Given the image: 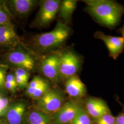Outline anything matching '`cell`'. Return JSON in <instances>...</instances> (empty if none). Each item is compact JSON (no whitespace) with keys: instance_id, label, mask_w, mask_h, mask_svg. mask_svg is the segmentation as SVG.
Masks as SVG:
<instances>
[{"instance_id":"1","label":"cell","mask_w":124,"mask_h":124,"mask_svg":"<svg viewBox=\"0 0 124 124\" xmlns=\"http://www.w3.org/2000/svg\"><path fill=\"white\" fill-rule=\"evenodd\" d=\"M84 11L101 26L114 30L124 15V6L112 0H85Z\"/></svg>"},{"instance_id":"2","label":"cell","mask_w":124,"mask_h":124,"mask_svg":"<svg viewBox=\"0 0 124 124\" xmlns=\"http://www.w3.org/2000/svg\"><path fill=\"white\" fill-rule=\"evenodd\" d=\"M71 32L70 28L66 24L58 23L53 30L35 36L33 41L41 49L53 48L63 43L68 39Z\"/></svg>"},{"instance_id":"3","label":"cell","mask_w":124,"mask_h":124,"mask_svg":"<svg viewBox=\"0 0 124 124\" xmlns=\"http://www.w3.org/2000/svg\"><path fill=\"white\" fill-rule=\"evenodd\" d=\"M81 57L72 49L64 51L59 55V78L61 79L77 75L82 65Z\"/></svg>"},{"instance_id":"4","label":"cell","mask_w":124,"mask_h":124,"mask_svg":"<svg viewBox=\"0 0 124 124\" xmlns=\"http://www.w3.org/2000/svg\"><path fill=\"white\" fill-rule=\"evenodd\" d=\"M65 97L64 93L57 89H49L39 99H37V105L46 114H54L61 108L65 103Z\"/></svg>"},{"instance_id":"5","label":"cell","mask_w":124,"mask_h":124,"mask_svg":"<svg viewBox=\"0 0 124 124\" xmlns=\"http://www.w3.org/2000/svg\"><path fill=\"white\" fill-rule=\"evenodd\" d=\"M82 106L80 102L71 99L65 102L52 117L53 124H71L80 108Z\"/></svg>"},{"instance_id":"6","label":"cell","mask_w":124,"mask_h":124,"mask_svg":"<svg viewBox=\"0 0 124 124\" xmlns=\"http://www.w3.org/2000/svg\"><path fill=\"white\" fill-rule=\"evenodd\" d=\"M61 1L59 0H46L40 5L36 22L40 26H46L53 21L58 12Z\"/></svg>"},{"instance_id":"7","label":"cell","mask_w":124,"mask_h":124,"mask_svg":"<svg viewBox=\"0 0 124 124\" xmlns=\"http://www.w3.org/2000/svg\"><path fill=\"white\" fill-rule=\"evenodd\" d=\"M95 38L102 40L108 50L109 57L116 60L124 50V39L122 36L107 35L102 31H98L94 34Z\"/></svg>"},{"instance_id":"8","label":"cell","mask_w":124,"mask_h":124,"mask_svg":"<svg viewBox=\"0 0 124 124\" xmlns=\"http://www.w3.org/2000/svg\"><path fill=\"white\" fill-rule=\"evenodd\" d=\"M5 58L9 64L28 71L33 70L35 65L34 60L31 55L19 50H13L7 53Z\"/></svg>"},{"instance_id":"9","label":"cell","mask_w":124,"mask_h":124,"mask_svg":"<svg viewBox=\"0 0 124 124\" xmlns=\"http://www.w3.org/2000/svg\"><path fill=\"white\" fill-rule=\"evenodd\" d=\"M85 110L94 120L110 113L106 102L102 98L90 97L85 101Z\"/></svg>"},{"instance_id":"10","label":"cell","mask_w":124,"mask_h":124,"mask_svg":"<svg viewBox=\"0 0 124 124\" xmlns=\"http://www.w3.org/2000/svg\"><path fill=\"white\" fill-rule=\"evenodd\" d=\"M59 54L50 55L45 58L41 65L43 75L53 82H56L59 78Z\"/></svg>"},{"instance_id":"11","label":"cell","mask_w":124,"mask_h":124,"mask_svg":"<svg viewBox=\"0 0 124 124\" xmlns=\"http://www.w3.org/2000/svg\"><path fill=\"white\" fill-rule=\"evenodd\" d=\"M65 86L67 93L71 98H81L84 97L86 93L85 85L77 75L66 79Z\"/></svg>"},{"instance_id":"12","label":"cell","mask_w":124,"mask_h":124,"mask_svg":"<svg viewBox=\"0 0 124 124\" xmlns=\"http://www.w3.org/2000/svg\"><path fill=\"white\" fill-rule=\"evenodd\" d=\"M19 38L13 24L0 26V46L5 48L15 46Z\"/></svg>"},{"instance_id":"13","label":"cell","mask_w":124,"mask_h":124,"mask_svg":"<svg viewBox=\"0 0 124 124\" xmlns=\"http://www.w3.org/2000/svg\"><path fill=\"white\" fill-rule=\"evenodd\" d=\"M26 109V104L17 102L9 106L6 112V119L8 124H21Z\"/></svg>"},{"instance_id":"14","label":"cell","mask_w":124,"mask_h":124,"mask_svg":"<svg viewBox=\"0 0 124 124\" xmlns=\"http://www.w3.org/2000/svg\"><path fill=\"white\" fill-rule=\"evenodd\" d=\"M13 13L19 16H24L30 13L37 3L34 0H11L6 2Z\"/></svg>"},{"instance_id":"15","label":"cell","mask_w":124,"mask_h":124,"mask_svg":"<svg viewBox=\"0 0 124 124\" xmlns=\"http://www.w3.org/2000/svg\"><path fill=\"white\" fill-rule=\"evenodd\" d=\"M77 0H64L61 1L58 12L59 17L67 23L71 22L72 15L77 7Z\"/></svg>"},{"instance_id":"16","label":"cell","mask_w":124,"mask_h":124,"mask_svg":"<svg viewBox=\"0 0 124 124\" xmlns=\"http://www.w3.org/2000/svg\"><path fill=\"white\" fill-rule=\"evenodd\" d=\"M28 124H51L52 117L42 111H32L28 116Z\"/></svg>"},{"instance_id":"17","label":"cell","mask_w":124,"mask_h":124,"mask_svg":"<svg viewBox=\"0 0 124 124\" xmlns=\"http://www.w3.org/2000/svg\"><path fill=\"white\" fill-rule=\"evenodd\" d=\"M13 24L12 15L6 1H0V26Z\"/></svg>"},{"instance_id":"18","label":"cell","mask_w":124,"mask_h":124,"mask_svg":"<svg viewBox=\"0 0 124 124\" xmlns=\"http://www.w3.org/2000/svg\"><path fill=\"white\" fill-rule=\"evenodd\" d=\"M71 124H93L91 117L82 106L78 111Z\"/></svg>"},{"instance_id":"19","label":"cell","mask_w":124,"mask_h":124,"mask_svg":"<svg viewBox=\"0 0 124 124\" xmlns=\"http://www.w3.org/2000/svg\"><path fill=\"white\" fill-rule=\"evenodd\" d=\"M47 82L46 81L40 77H34L31 81L28 83L27 86L26 94L28 96H30L32 92L36 89L38 88L40 86L46 83Z\"/></svg>"},{"instance_id":"20","label":"cell","mask_w":124,"mask_h":124,"mask_svg":"<svg viewBox=\"0 0 124 124\" xmlns=\"http://www.w3.org/2000/svg\"><path fill=\"white\" fill-rule=\"evenodd\" d=\"M17 87H18V85L14 74L12 73L7 74L5 78V88L12 93H14Z\"/></svg>"},{"instance_id":"21","label":"cell","mask_w":124,"mask_h":124,"mask_svg":"<svg viewBox=\"0 0 124 124\" xmlns=\"http://www.w3.org/2000/svg\"><path fill=\"white\" fill-rule=\"evenodd\" d=\"M94 124H115V117L109 113L94 120Z\"/></svg>"},{"instance_id":"22","label":"cell","mask_w":124,"mask_h":124,"mask_svg":"<svg viewBox=\"0 0 124 124\" xmlns=\"http://www.w3.org/2000/svg\"><path fill=\"white\" fill-rule=\"evenodd\" d=\"M50 89L49 85L48 82L38 88L35 90L31 95L29 96L31 98L35 99H38L41 98L45 93L47 92Z\"/></svg>"},{"instance_id":"23","label":"cell","mask_w":124,"mask_h":124,"mask_svg":"<svg viewBox=\"0 0 124 124\" xmlns=\"http://www.w3.org/2000/svg\"><path fill=\"white\" fill-rule=\"evenodd\" d=\"M9 107V99L2 96L0 98V117L6 113Z\"/></svg>"},{"instance_id":"24","label":"cell","mask_w":124,"mask_h":124,"mask_svg":"<svg viewBox=\"0 0 124 124\" xmlns=\"http://www.w3.org/2000/svg\"><path fill=\"white\" fill-rule=\"evenodd\" d=\"M8 67L7 66L0 64V91L5 88V78L7 75Z\"/></svg>"},{"instance_id":"25","label":"cell","mask_w":124,"mask_h":124,"mask_svg":"<svg viewBox=\"0 0 124 124\" xmlns=\"http://www.w3.org/2000/svg\"><path fill=\"white\" fill-rule=\"evenodd\" d=\"M14 75L21 77L27 80H29L30 76L29 71L22 68H16L14 71Z\"/></svg>"},{"instance_id":"26","label":"cell","mask_w":124,"mask_h":124,"mask_svg":"<svg viewBox=\"0 0 124 124\" xmlns=\"http://www.w3.org/2000/svg\"><path fill=\"white\" fill-rule=\"evenodd\" d=\"M115 124H124V113L120 114L115 117Z\"/></svg>"},{"instance_id":"27","label":"cell","mask_w":124,"mask_h":124,"mask_svg":"<svg viewBox=\"0 0 124 124\" xmlns=\"http://www.w3.org/2000/svg\"><path fill=\"white\" fill-rule=\"evenodd\" d=\"M117 32L119 34H121L122 35V37L124 39V23L122 26L117 31Z\"/></svg>"}]
</instances>
